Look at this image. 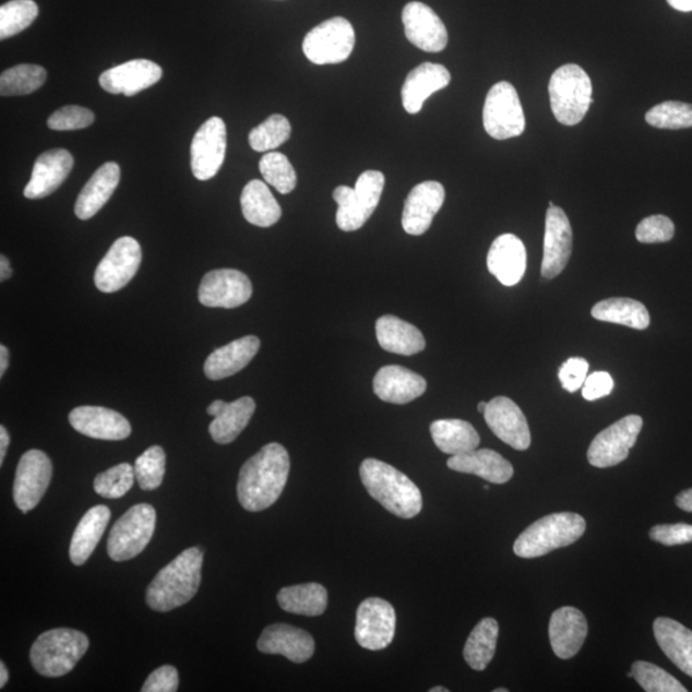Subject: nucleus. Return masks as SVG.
<instances>
[{
  "instance_id": "23",
  "label": "nucleus",
  "mask_w": 692,
  "mask_h": 692,
  "mask_svg": "<svg viewBox=\"0 0 692 692\" xmlns=\"http://www.w3.org/2000/svg\"><path fill=\"white\" fill-rule=\"evenodd\" d=\"M256 646L263 654H279L298 665L311 659L315 651L311 633L285 623L269 625Z\"/></svg>"
},
{
  "instance_id": "15",
  "label": "nucleus",
  "mask_w": 692,
  "mask_h": 692,
  "mask_svg": "<svg viewBox=\"0 0 692 692\" xmlns=\"http://www.w3.org/2000/svg\"><path fill=\"white\" fill-rule=\"evenodd\" d=\"M396 629L395 609L380 598L366 599L357 610L356 640L368 651H382L393 643Z\"/></svg>"
},
{
  "instance_id": "21",
  "label": "nucleus",
  "mask_w": 692,
  "mask_h": 692,
  "mask_svg": "<svg viewBox=\"0 0 692 692\" xmlns=\"http://www.w3.org/2000/svg\"><path fill=\"white\" fill-rule=\"evenodd\" d=\"M73 429L92 439L119 441L131 436V425L119 411L84 406L73 409L69 416Z\"/></svg>"
},
{
  "instance_id": "3",
  "label": "nucleus",
  "mask_w": 692,
  "mask_h": 692,
  "mask_svg": "<svg viewBox=\"0 0 692 692\" xmlns=\"http://www.w3.org/2000/svg\"><path fill=\"white\" fill-rule=\"evenodd\" d=\"M360 480L377 502L386 511L404 520L422 511L421 491L407 475L379 460L368 458L359 468Z\"/></svg>"
},
{
  "instance_id": "54",
  "label": "nucleus",
  "mask_w": 692,
  "mask_h": 692,
  "mask_svg": "<svg viewBox=\"0 0 692 692\" xmlns=\"http://www.w3.org/2000/svg\"><path fill=\"white\" fill-rule=\"evenodd\" d=\"M615 381L608 372H594L587 377L583 387V396L588 402L600 399L613 392Z\"/></svg>"
},
{
  "instance_id": "47",
  "label": "nucleus",
  "mask_w": 692,
  "mask_h": 692,
  "mask_svg": "<svg viewBox=\"0 0 692 692\" xmlns=\"http://www.w3.org/2000/svg\"><path fill=\"white\" fill-rule=\"evenodd\" d=\"M646 122L657 129L681 130L692 128V106L682 102H665L646 114Z\"/></svg>"
},
{
  "instance_id": "55",
  "label": "nucleus",
  "mask_w": 692,
  "mask_h": 692,
  "mask_svg": "<svg viewBox=\"0 0 692 692\" xmlns=\"http://www.w3.org/2000/svg\"><path fill=\"white\" fill-rule=\"evenodd\" d=\"M676 504L680 510L692 513V489L684 490L676 498Z\"/></svg>"
},
{
  "instance_id": "4",
  "label": "nucleus",
  "mask_w": 692,
  "mask_h": 692,
  "mask_svg": "<svg viewBox=\"0 0 692 692\" xmlns=\"http://www.w3.org/2000/svg\"><path fill=\"white\" fill-rule=\"evenodd\" d=\"M586 521L580 514L563 512L549 514L528 526L514 542V554L521 558H539L550 551L569 547L583 537Z\"/></svg>"
},
{
  "instance_id": "41",
  "label": "nucleus",
  "mask_w": 692,
  "mask_h": 692,
  "mask_svg": "<svg viewBox=\"0 0 692 692\" xmlns=\"http://www.w3.org/2000/svg\"><path fill=\"white\" fill-rule=\"evenodd\" d=\"M47 71L38 64H19L2 72L0 76V95L2 97H21L28 95L46 84Z\"/></svg>"
},
{
  "instance_id": "18",
  "label": "nucleus",
  "mask_w": 692,
  "mask_h": 692,
  "mask_svg": "<svg viewBox=\"0 0 692 692\" xmlns=\"http://www.w3.org/2000/svg\"><path fill=\"white\" fill-rule=\"evenodd\" d=\"M484 417L496 437L515 451H527L532 445V433L524 411L510 397H494L488 403Z\"/></svg>"
},
{
  "instance_id": "22",
  "label": "nucleus",
  "mask_w": 692,
  "mask_h": 692,
  "mask_svg": "<svg viewBox=\"0 0 692 692\" xmlns=\"http://www.w3.org/2000/svg\"><path fill=\"white\" fill-rule=\"evenodd\" d=\"M160 79L162 69L157 63L150 60H132L103 72L99 84L110 94L134 97L156 85Z\"/></svg>"
},
{
  "instance_id": "46",
  "label": "nucleus",
  "mask_w": 692,
  "mask_h": 692,
  "mask_svg": "<svg viewBox=\"0 0 692 692\" xmlns=\"http://www.w3.org/2000/svg\"><path fill=\"white\" fill-rule=\"evenodd\" d=\"M633 679L647 692H687L680 681L649 661L639 660L631 667Z\"/></svg>"
},
{
  "instance_id": "37",
  "label": "nucleus",
  "mask_w": 692,
  "mask_h": 692,
  "mask_svg": "<svg viewBox=\"0 0 692 692\" xmlns=\"http://www.w3.org/2000/svg\"><path fill=\"white\" fill-rule=\"evenodd\" d=\"M430 432L433 443L449 455L476 451L481 441L475 427L463 419H439L431 423Z\"/></svg>"
},
{
  "instance_id": "2",
  "label": "nucleus",
  "mask_w": 692,
  "mask_h": 692,
  "mask_svg": "<svg viewBox=\"0 0 692 692\" xmlns=\"http://www.w3.org/2000/svg\"><path fill=\"white\" fill-rule=\"evenodd\" d=\"M203 551L189 548L162 569L146 590V602L156 612H169L194 598L202 583Z\"/></svg>"
},
{
  "instance_id": "39",
  "label": "nucleus",
  "mask_w": 692,
  "mask_h": 692,
  "mask_svg": "<svg viewBox=\"0 0 692 692\" xmlns=\"http://www.w3.org/2000/svg\"><path fill=\"white\" fill-rule=\"evenodd\" d=\"M277 601L285 612L319 617L327 608V590L320 584H303L284 587Z\"/></svg>"
},
{
  "instance_id": "17",
  "label": "nucleus",
  "mask_w": 692,
  "mask_h": 692,
  "mask_svg": "<svg viewBox=\"0 0 692 692\" xmlns=\"http://www.w3.org/2000/svg\"><path fill=\"white\" fill-rule=\"evenodd\" d=\"M573 247V232L569 217L562 208L549 207L545 219L541 275L553 279L569 264Z\"/></svg>"
},
{
  "instance_id": "12",
  "label": "nucleus",
  "mask_w": 692,
  "mask_h": 692,
  "mask_svg": "<svg viewBox=\"0 0 692 692\" xmlns=\"http://www.w3.org/2000/svg\"><path fill=\"white\" fill-rule=\"evenodd\" d=\"M142 256V247L134 238L117 239L95 271L97 289L106 294L123 289L136 275Z\"/></svg>"
},
{
  "instance_id": "48",
  "label": "nucleus",
  "mask_w": 692,
  "mask_h": 692,
  "mask_svg": "<svg viewBox=\"0 0 692 692\" xmlns=\"http://www.w3.org/2000/svg\"><path fill=\"white\" fill-rule=\"evenodd\" d=\"M136 480L134 467L121 463L95 477L94 489L106 499H119L127 496Z\"/></svg>"
},
{
  "instance_id": "13",
  "label": "nucleus",
  "mask_w": 692,
  "mask_h": 692,
  "mask_svg": "<svg viewBox=\"0 0 692 692\" xmlns=\"http://www.w3.org/2000/svg\"><path fill=\"white\" fill-rule=\"evenodd\" d=\"M53 475L49 456L33 449L21 456L13 484V499L21 512L27 513L40 503Z\"/></svg>"
},
{
  "instance_id": "62",
  "label": "nucleus",
  "mask_w": 692,
  "mask_h": 692,
  "mask_svg": "<svg viewBox=\"0 0 692 692\" xmlns=\"http://www.w3.org/2000/svg\"><path fill=\"white\" fill-rule=\"evenodd\" d=\"M430 692H449V689L438 687V688L431 689Z\"/></svg>"
},
{
  "instance_id": "24",
  "label": "nucleus",
  "mask_w": 692,
  "mask_h": 692,
  "mask_svg": "<svg viewBox=\"0 0 692 692\" xmlns=\"http://www.w3.org/2000/svg\"><path fill=\"white\" fill-rule=\"evenodd\" d=\"M72 154L65 150H50L43 153L36 159L31 181H28L24 195L27 199H43L62 186L72 171Z\"/></svg>"
},
{
  "instance_id": "9",
  "label": "nucleus",
  "mask_w": 692,
  "mask_h": 692,
  "mask_svg": "<svg viewBox=\"0 0 692 692\" xmlns=\"http://www.w3.org/2000/svg\"><path fill=\"white\" fill-rule=\"evenodd\" d=\"M484 128L491 138L506 140L524 134L526 120L515 87L502 81L491 87L484 106Z\"/></svg>"
},
{
  "instance_id": "45",
  "label": "nucleus",
  "mask_w": 692,
  "mask_h": 692,
  "mask_svg": "<svg viewBox=\"0 0 692 692\" xmlns=\"http://www.w3.org/2000/svg\"><path fill=\"white\" fill-rule=\"evenodd\" d=\"M135 477L140 489L153 491L159 488L166 474V453L158 445L151 446L135 462Z\"/></svg>"
},
{
  "instance_id": "36",
  "label": "nucleus",
  "mask_w": 692,
  "mask_h": 692,
  "mask_svg": "<svg viewBox=\"0 0 692 692\" xmlns=\"http://www.w3.org/2000/svg\"><path fill=\"white\" fill-rule=\"evenodd\" d=\"M242 215L249 224L258 227H271L278 223L283 216V210L279 207L271 190L261 180H252L247 183L242 190L241 198Z\"/></svg>"
},
{
  "instance_id": "31",
  "label": "nucleus",
  "mask_w": 692,
  "mask_h": 692,
  "mask_svg": "<svg viewBox=\"0 0 692 692\" xmlns=\"http://www.w3.org/2000/svg\"><path fill=\"white\" fill-rule=\"evenodd\" d=\"M448 467L455 473L475 475L497 485L506 484L514 475L511 463L491 449L452 455L448 460Z\"/></svg>"
},
{
  "instance_id": "61",
  "label": "nucleus",
  "mask_w": 692,
  "mask_h": 692,
  "mask_svg": "<svg viewBox=\"0 0 692 692\" xmlns=\"http://www.w3.org/2000/svg\"><path fill=\"white\" fill-rule=\"evenodd\" d=\"M486 408H488V403H486V402H481L477 406L478 411H480V414H482V415L485 414Z\"/></svg>"
},
{
  "instance_id": "42",
  "label": "nucleus",
  "mask_w": 692,
  "mask_h": 692,
  "mask_svg": "<svg viewBox=\"0 0 692 692\" xmlns=\"http://www.w3.org/2000/svg\"><path fill=\"white\" fill-rule=\"evenodd\" d=\"M38 4L34 0H11L0 7V39L17 35L38 17Z\"/></svg>"
},
{
  "instance_id": "63",
  "label": "nucleus",
  "mask_w": 692,
  "mask_h": 692,
  "mask_svg": "<svg viewBox=\"0 0 692 692\" xmlns=\"http://www.w3.org/2000/svg\"><path fill=\"white\" fill-rule=\"evenodd\" d=\"M494 692H508L506 689H496Z\"/></svg>"
},
{
  "instance_id": "40",
  "label": "nucleus",
  "mask_w": 692,
  "mask_h": 692,
  "mask_svg": "<svg viewBox=\"0 0 692 692\" xmlns=\"http://www.w3.org/2000/svg\"><path fill=\"white\" fill-rule=\"evenodd\" d=\"M499 636V624L494 618H484L467 640L463 657L475 671H484L494 658Z\"/></svg>"
},
{
  "instance_id": "30",
  "label": "nucleus",
  "mask_w": 692,
  "mask_h": 692,
  "mask_svg": "<svg viewBox=\"0 0 692 692\" xmlns=\"http://www.w3.org/2000/svg\"><path fill=\"white\" fill-rule=\"evenodd\" d=\"M261 348V341L256 336L249 335L235 341L211 353L205 360L204 373L210 380H224L241 370L252 362Z\"/></svg>"
},
{
  "instance_id": "34",
  "label": "nucleus",
  "mask_w": 692,
  "mask_h": 692,
  "mask_svg": "<svg viewBox=\"0 0 692 692\" xmlns=\"http://www.w3.org/2000/svg\"><path fill=\"white\" fill-rule=\"evenodd\" d=\"M377 336L381 348L394 355L415 356L426 348L421 331L395 315L380 317L377 322Z\"/></svg>"
},
{
  "instance_id": "16",
  "label": "nucleus",
  "mask_w": 692,
  "mask_h": 692,
  "mask_svg": "<svg viewBox=\"0 0 692 692\" xmlns=\"http://www.w3.org/2000/svg\"><path fill=\"white\" fill-rule=\"evenodd\" d=\"M253 286L238 270L223 269L208 272L199 286L198 298L205 307L232 309L252 298Z\"/></svg>"
},
{
  "instance_id": "1",
  "label": "nucleus",
  "mask_w": 692,
  "mask_h": 692,
  "mask_svg": "<svg viewBox=\"0 0 692 692\" xmlns=\"http://www.w3.org/2000/svg\"><path fill=\"white\" fill-rule=\"evenodd\" d=\"M290 473V456L283 445L271 443L246 462L238 482V498L244 510L261 512L282 497Z\"/></svg>"
},
{
  "instance_id": "58",
  "label": "nucleus",
  "mask_w": 692,
  "mask_h": 692,
  "mask_svg": "<svg viewBox=\"0 0 692 692\" xmlns=\"http://www.w3.org/2000/svg\"><path fill=\"white\" fill-rule=\"evenodd\" d=\"M10 365V350L4 345H0V377H4Z\"/></svg>"
},
{
  "instance_id": "19",
  "label": "nucleus",
  "mask_w": 692,
  "mask_h": 692,
  "mask_svg": "<svg viewBox=\"0 0 692 692\" xmlns=\"http://www.w3.org/2000/svg\"><path fill=\"white\" fill-rule=\"evenodd\" d=\"M407 39L419 49L429 53H439L448 44V31L444 22L431 7L410 2L402 14Z\"/></svg>"
},
{
  "instance_id": "35",
  "label": "nucleus",
  "mask_w": 692,
  "mask_h": 692,
  "mask_svg": "<svg viewBox=\"0 0 692 692\" xmlns=\"http://www.w3.org/2000/svg\"><path fill=\"white\" fill-rule=\"evenodd\" d=\"M110 511L106 505L93 506L84 514L73 533L70 545L71 562L75 565H83L94 553L103 534L106 533Z\"/></svg>"
},
{
  "instance_id": "51",
  "label": "nucleus",
  "mask_w": 692,
  "mask_h": 692,
  "mask_svg": "<svg viewBox=\"0 0 692 692\" xmlns=\"http://www.w3.org/2000/svg\"><path fill=\"white\" fill-rule=\"evenodd\" d=\"M587 360L584 358L573 357L562 365L558 377L566 392L576 393L577 390L583 387L587 378Z\"/></svg>"
},
{
  "instance_id": "52",
  "label": "nucleus",
  "mask_w": 692,
  "mask_h": 692,
  "mask_svg": "<svg viewBox=\"0 0 692 692\" xmlns=\"http://www.w3.org/2000/svg\"><path fill=\"white\" fill-rule=\"evenodd\" d=\"M651 539L666 547L692 542V526L688 524L658 525L651 529Z\"/></svg>"
},
{
  "instance_id": "32",
  "label": "nucleus",
  "mask_w": 692,
  "mask_h": 692,
  "mask_svg": "<svg viewBox=\"0 0 692 692\" xmlns=\"http://www.w3.org/2000/svg\"><path fill=\"white\" fill-rule=\"evenodd\" d=\"M121 169L116 162H107L94 172L77 198L75 215L80 219H91L105 207L119 187Z\"/></svg>"
},
{
  "instance_id": "11",
  "label": "nucleus",
  "mask_w": 692,
  "mask_h": 692,
  "mask_svg": "<svg viewBox=\"0 0 692 692\" xmlns=\"http://www.w3.org/2000/svg\"><path fill=\"white\" fill-rule=\"evenodd\" d=\"M643 423L642 417L631 415L598 433L587 451L590 465L596 468H609L628 460L643 429Z\"/></svg>"
},
{
  "instance_id": "50",
  "label": "nucleus",
  "mask_w": 692,
  "mask_h": 692,
  "mask_svg": "<svg viewBox=\"0 0 692 692\" xmlns=\"http://www.w3.org/2000/svg\"><path fill=\"white\" fill-rule=\"evenodd\" d=\"M675 237V225L671 218L657 215L642 220L636 228V239L643 244L667 242Z\"/></svg>"
},
{
  "instance_id": "7",
  "label": "nucleus",
  "mask_w": 692,
  "mask_h": 692,
  "mask_svg": "<svg viewBox=\"0 0 692 692\" xmlns=\"http://www.w3.org/2000/svg\"><path fill=\"white\" fill-rule=\"evenodd\" d=\"M385 187V175L380 171H366L359 176L356 188L338 187L334 199L338 205L336 224L341 230H359L377 211Z\"/></svg>"
},
{
  "instance_id": "10",
  "label": "nucleus",
  "mask_w": 692,
  "mask_h": 692,
  "mask_svg": "<svg viewBox=\"0 0 692 692\" xmlns=\"http://www.w3.org/2000/svg\"><path fill=\"white\" fill-rule=\"evenodd\" d=\"M355 46L356 33L350 22L334 17L307 34L303 51L314 64H337L348 60Z\"/></svg>"
},
{
  "instance_id": "20",
  "label": "nucleus",
  "mask_w": 692,
  "mask_h": 692,
  "mask_svg": "<svg viewBox=\"0 0 692 692\" xmlns=\"http://www.w3.org/2000/svg\"><path fill=\"white\" fill-rule=\"evenodd\" d=\"M445 189L438 181H425L411 189L406 204H404L402 225L404 231L414 237L423 235L431 227L443 207Z\"/></svg>"
},
{
  "instance_id": "5",
  "label": "nucleus",
  "mask_w": 692,
  "mask_h": 692,
  "mask_svg": "<svg viewBox=\"0 0 692 692\" xmlns=\"http://www.w3.org/2000/svg\"><path fill=\"white\" fill-rule=\"evenodd\" d=\"M90 649L85 633L71 629H56L36 639L31 660L36 672L44 677H62L76 667Z\"/></svg>"
},
{
  "instance_id": "53",
  "label": "nucleus",
  "mask_w": 692,
  "mask_h": 692,
  "mask_svg": "<svg viewBox=\"0 0 692 692\" xmlns=\"http://www.w3.org/2000/svg\"><path fill=\"white\" fill-rule=\"evenodd\" d=\"M179 689V672L172 666L159 667L146 679L143 692H175Z\"/></svg>"
},
{
  "instance_id": "49",
  "label": "nucleus",
  "mask_w": 692,
  "mask_h": 692,
  "mask_svg": "<svg viewBox=\"0 0 692 692\" xmlns=\"http://www.w3.org/2000/svg\"><path fill=\"white\" fill-rule=\"evenodd\" d=\"M95 116L91 109L65 106L56 110L48 119V128L55 131H75L92 127Z\"/></svg>"
},
{
  "instance_id": "60",
  "label": "nucleus",
  "mask_w": 692,
  "mask_h": 692,
  "mask_svg": "<svg viewBox=\"0 0 692 692\" xmlns=\"http://www.w3.org/2000/svg\"><path fill=\"white\" fill-rule=\"evenodd\" d=\"M9 682V671L4 666V663H0V689L5 687V683Z\"/></svg>"
},
{
  "instance_id": "27",
  "label": "nucleus",
  "mask_w": 692,
  "mask_h": 692,
  "mask_svg": "<svg viewBox=\"0 0 692 692\" xmlns=\"http://www.w3.org/2000/svg\"><path fill=\"white\" fill-rule=\"evenodd\" d=\"M427 382L414 371L402 366H385L373 379V392L382 402L408 404L425 394Z\"/></svg>"
},
{
  "instance_id": "33",
  "label": "nucleus",
  "mask_w": 692,
  "mask_h": 692,
  "mask_svg": "<svg viewBox=\"0 0 692 692\" xmlns=\"http://www.w3.org/2000/svg\"><path fill=\"white\" fill-rule=\"evenodd\" d=\"M653 629L663 653L684 675L692 677V631L666 617L657 618Z\"/></svg>"
},
{
  "instance_id": "56",
  "label": "nucleus",
  "mask_w": 692,
  "mask_h": 692,
  "mask_svg": "<svg viewBox=\"0 0 692 692\" xmlns=\"http://www.w3.org/2000/svg\"><path fill=\"white\" fill-rule=\"evenodd\" d=\"M10 445V433L5 430L4 426H0V465H3L7 449Z\"/></svg>"
},
{
  "instance_id": "43",
  "label": "nucleus",
  "mask_w": 692,
  "mask_h": 692,
  "mask_svg": "<svg viewBox=\"0 0 692 692\" xmlns=\"http://www.w3.org/2000/svg\"><path fill=\"white\" fill-rule=\"evenodd\" d=\"M260 171L264 181L278 193L289 194L297 187V172L283 153L270 152L260 162Z\"/></svg>"
},
{
  "instance_id": "6",
  "label": "nucleus",
  "mask_w": 692,
  "mask_h": 692,
  "mask_svg": "<svg viewBox=\"0 0 692 692\" xmlns=\"http://www.w3.org/2000/svg\"><path fill=\"white\" fill-rule=\"evenodd\" d=\"M549 95L558 122L574 127L584 120L592 106V80L577 64L562 65L550 79Z\"/></svg>"
},
{
  "instance_id": "8",
  "label": "nucleus",
  "mask_w": 692,
  "mask_h": 692,
  "mask_svg": "<svg viewBox=\"0 0 692 692\" xmlns=\"http://www.w3.org/2000/svg\"><path fill=\"white\" fill-rule=\"evenodd\" d=\"M157 513L150 504H138L124 513L110 529L107 551L115 562L138 557L152 540Z\"/></svg>"
},
{
  "instance_id": "57",
  "label": "nucleus",
  "mask_w": 692,
  "mask_h": 692,
  "mask_svg": "<svg viewBox=\"0 0 692 692\" xmlns=\"http://www.w3.org/2000/svg\"><path fill=\"white\" fill-rule=\"evenodd\" d=\"M12 276V269L9 258L0 255V282L4 283Z\"/></svg>"
},
{
  "instance_id": "38",
  "label": "nucleus",
  "mask_w": 692,
  "mask_h": 692,
  "mask_svg": "<svg viewBox=\"0 0 692 692\" xmlns=\"http://www.w3.org/2000/svg\"><path fill=\"white\" fill-rule=\"evenodd\" d=\"M592 314L595 320L635 330H645L651 325V315L646 307L629 298H610L599 301L594 306Z\"/></svg>"
},
{
  "instance_id": "59",
  "label": "nucleus",
  "mask_w": 692,
  "mask_h": 692,
  "mask_svg": "<svg viewBox=\"0 0 692 692\" xmlns=\"http://www.w3.org/2000/svg\"><path fill=\"white\" fill-rule=\"evenodd\" d=\"M669 5L672 9L681 12H691L692 11V0H667Z\"/></svg>"
},
{
  "instance_id": "29",
  "label": "nucleus",
  "mask_w": 692,
  "mask_h": 692,
  "mask_svg": "<svg viewBox=\"0 0 692 692\" xmlns=\"http://www.w3.org/2000/svg\"><path fill=\"white\" fill-rule=\"evenodd\" d=\"M586 636L587 621L577 608L563 607L551 616L549 637L558 658H573L583 647Z\"/></svg>"
},
{
  "instance_id": "14",
  "label": "nucleus",
  "mask_w": 692,
  "mask_h": 692,
  "mask_svg": "<svg viewBox=\"0 0 692 692\" xmlns=\"http://www.w3.org/2000/svg\"><path fill=\"white\" fill-rule=\"evenodd\" d=\"M226 148V124L219 117H211L199 128L191 143V171L198 180L215 178L224 165Z\"/></svg>"
},
{
  "instance_id": "25",
  "label": "nucleus",
  "mask_w": 692,
  "mask_h": 692,
  "mask_svg": "<svg viewBox=\"0 0 692 692\" xmlns=\"http://www.w3.org/2000/svg\"><path fill=\"white\" fill-rule=\"evenodd\" d=\"M451 72L443 64L426 62L411 70L402 87L403 107L410 115L421 112L423 103L433 93L451 84Z\"/></svg>"
},
{
  "instance_id": "44",
  "label": "nucleus",
  "mask_w": 692,
  "mask_h": 692,
  "mask_svg": "<svg viewBox=\"0 0 692 692\" xmlns=\"http://www.w3.org/2000/svg\"><path fill=\"white\" fill-rule=\"evenodd\" d=\"M291 124L282 115L270 116L266 121L254 128L249 134V144L255 152H270L289 140Z\"/></svg>"
},
{
  "instance_id": "28",
  "label": "nucleus",
  "mask_w": 692,
  "mask_h": 692,
  "mask_svg": "<svg viewBox=\"0 0 692 692\" xmlns=\"http://www.w3.org/2000/svg\"><path fill=\"white\" fill-rule=\"evenodd\" d=\"M215 417L210 425V433L217 444H230L244 431L255 411V402L242 396L232 403L215 401L207 409Z\"/></svg>"
},
{
  "instance_id": "26",
  "label": "nucleus",
  "mask_w": 692,
  "mask_h": 692,
  "mask_svg": "<svg viewBox=\"0 0 692 692\" xmlns=\"http://www.w3.org/2000/svg\"><path fill=\"white\" fill-rule=\"evenodd\" d=\"M526 266L525 244L515 235L504 234L492 242L488 254V269L500 284L517 285L524 278Z\"/></svg>"
}]
</instances>
